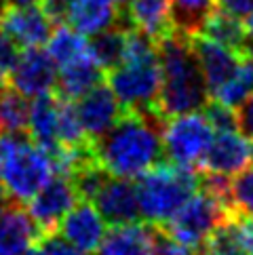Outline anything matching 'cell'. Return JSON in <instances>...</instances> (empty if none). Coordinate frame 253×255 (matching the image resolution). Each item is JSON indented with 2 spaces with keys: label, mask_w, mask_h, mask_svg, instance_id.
Segmentation results:
<instances>
[{
  "label": "cell",
  "mask_w": 253,
  "mask_h": 255,
  "mask_svg": "<svg viewBox=\"0 0 253 255\" xmlns=\"http://www.w3.org/2000/svg\"><path fill=\"white\" fill-rule=\"evenodd\" d=\"M162 123L156 112L123 110L112 129L91 143L95 162L114 177L133 179L146 173L165 156Z\"/></svg>",
  "instance_id": "6da1fadb"
},
{
  "label": "cell",
  "mask_w": 253,
  "mask_h": 255,
  "mask_svg": "<svg viewBox=\"0 0 253 255\" xmlns=\"http://www.w3.org/2000/svg\"><path fill=\"white\" fill-rule=\"evenodd\" d=\"M156 53L160 63V91L154 112L167 121L177 114L203 110L209 102V91L190 47V38L171 30L156 40Z\"/></svg>",
  "instance_id": "7a4b0ae2"
},
{
  "label": "cell",
  "mask_w": 253,
  "mask_h": 255,
  "mask_svg": "<svg viewBox=\"0 0 253 255\" xmlns=\"http://www.w3.org/2000/svg\"><path fill=\"white\" fill-rule=\"evenodd\" d=\"M108 87L123 110L154 112L160 91V63L156 42L146 34L126 28V47L119 66L108 70Z\"/></svg>",
  "instance_id": "3957f363"
},
{
  "label": "cell",
  "mask_w": 253,
  "mask_h": 255,
  "mask_svg": "<svg viewBox=\"0 0 253 255\" xmlns=\"http://www.w3.org/2000/svg\"><path fill=\"white\" fill-rule=\"evenodd\" d=\"M198 186V171L160 160L158 165L137 175L135 181L141 220L152 226H165L177 209L196 192Z\"/></svg>",
  "instance_id": "277c9868"
},
{
  "label": "cell",
  "mask_w": 253,
  "mask_h": 255,
  "mask_svg": "<svg viewBox=\"0 0 253 255\" xmlns=\"http://www.w3.org/2000/svg\"><path fill=\"white\" fill-rule=\"evenodd\" d=\"M55 175L51 154L23 133H0V181L11 200H28Z\"/></svg>",
  "instance_id": "5b68a950"
},
{
  "label": "cell",
  "mask_w": 253,
  "mask_h": 255,
  "mask_svg": "<svg viewBox=\"0 0 253 255\" xmlns=\"http://www.w3.org/2000/svg\"><path fill=\"white\" fill-rule=\"evenodd\" d=\"M230 209V203H226V200L198 186V190L177 209L173 217L165 226L158 228L165 230L177 243H182L194 251H201L207 239H209V234L220 226V222Z\"/></svg>",
  "instance_id": "8992f818"
},
{
  "label": "cell",
  "mask_w": 253,
  "mask_h": 255,
  "mask_svg": "<svg viewBox=\"0 0 253 255\" xmlns=\"http://www.w3.org/2000/svg\"><path fill=\"white\" fill-rule=\"evenodd\" d=\"M162 152L169 162L198 171L213 139V127L209 118L198 112L177 114L162 123Z\"/></svg>",
  "instance_id": "52a82bcc"
},
{
  "label": "cell",
  "mask_w": 253,
  "mask_h": 255,
  "mask_svg": "<svg viewBox=\"0 0 253 255\" xmlns=\"http://www.w3.org/2000/svg\"><path fill=\"white\" fill-rule=\"evenodd\" d=\"M80 200L76 186L68 175L55 173L38 192L28 200V213L40 228L42 236L55 234L61 217Z\"/></svg>",
  "instance_id": "ba28073f"
},
{
  "label": "cell",
  "mask_w": 253,
  "mask_h": 255,
  "mask_svg": "<svg viewBox=\"0 0 253 255\" xmlns=\"http://www.w3.org/2000/svg\"><path fill=\"white\" fill-rule=\"evenodd\" d=\"M253 162V145L239 129L213 131L198 173H213L222 177H237Z\"/></svg>",
  "instance_id": "9c48e42d"
},
{
  "label": "cell",
  "mask_w": 253,
  "mask_h": 255,
  "mask_svg": "<svg viewBox=\"0 0 253 255\" xmlns=\"http://www.w3.org/2000/svg\"><path fill=\"white\" fill-rule=\"evenodd\" d=\"M6 80L8 87L25 97L47 95L57 85V63L40 47H30L19 53Z\"/></svg>",
  "instance_id": "30bf717a"
},
{
  "label": "cell",
  "mask_w": 253,
  "mask_h": 255,
  "mask_svg": "<svg viewBox=\"0 0 253 255\" xmlns=\"http://www.w3.org/2000/svg\"><path fill=\"white\" fill-rule=\"evenodd\" d=\"M89 203H93V207L102 213L104 220L110 224H126L141 220L135 184L126 177H114L110 173H106V177L99 181Z\"/></svg>",
  "instance_id": "8fae6325"
},
{
  "label": "cell",
  "mask_w": 253,
  "mask_h": 255,
  "mask_svg": "<svg viewBox=\"0 0 253 255\" xmlns=\"http://www.w3.org/2000/svg\"><path fill=\"white\" fill-rule=\"evenodd\" d=\"M74 108L78 123L91 143L102 137L108 129H112L123 114V106L119 104L110 87H106L104 83L87 91L83 97H78Z\"/></svg>",
  "instance_id": "7c38bea8"
},
{
  "label": "cell",
  "mask_w": 253,
  "mask_h": 255,
  "mask_svg": "<svg viewBox=\"0 0 253 255\" xmlns=\"http://www.w3.org/2000/svg\"><path fill=\"white\" fill-rule=\"evenodd\" d=\"M190 47L194 51V57H196L201 74L205 78L207 91H209V97L234 74L241 57L245 55V53L234 51L218 40H211L209 36H205V34L192 36V38H190Z\"/></svg>",
  "instance_id": "4fadbf2b"
},
{
  "label": "cell",
  "mask_w": 253,
  "mask_h": 255,
  "mask_svg": "<svg viewBox=\"0 0 253 255\" xmlns=\"http://www.w3.org/2000/svg\"><path fill=\"white\" fill-rule=\"evenodd\" d=\"M42 239L40 228L17 200L0 205V255H25Z\"/></svg>",
  "instance_id": "5bb4252c"
},
{
  "label": "cell",
  "mask_w": 253,
  "mask_h": 255,
  "mask_svg": "<svg viewBox=\"0 0 253 255\" xmlns=\"http://www.w3.org/2000/svg\"><path fill=\"white\" fill-rule=\"evenodd\" d=\"M0 28L17 42V47L30 49L47 44L53 32V21L38 4H6L0 13Z\"/></svg>",
  "instance_id": "9a60e30c"
},
{
  "label": "cell",
  "mask_w": 253,
  "mask_h": 255,
  "mask_svg": "<svg viewBox=\"0 0 253 255\" xmlns=\"http://www.w3.org/2000/svg\"><path fill=\"white\" fill-rule=\"evenodd\" d=\"M57 230L68 243L85 253L97 251L106 234V220L93 207V203L80 198L70 211L61 217Z\"/></svg>",
  "instance_id": "2e32d148"
},
{
  "label": "cell",
  "mask_w": 253,
  "mask_h": 255,
  "mask_svg": "<svg viewBox=\"0 0 253 255\" xmlns=\"http://www.w3.org/2000/svg\"><path fill=\"white\" fill-rule=\"evenodd\" d=\"M97 255H158L156 228L139 220L112 224L99 243Z\"/></svg>",
  "instance_id": "e0dca14e"
},
{
  "label": "cell",
  "mask_w": 253,
  "mask_h": 255,
  "mask_svg": "<svg viewBox=\"0 0 253 255\" xmlns=\"http://www.w3.org/2000/svg\"><path fill=\"white\" fill-rule=\"evenodd\" d=\"M104 76H106V70L93 59L91 51H87L80 57L59 66L57 85H55L57 95L61 99H68V102H76L87 91L102 85Z\"/></svg>",
  "instance_id": "ac0fdd59"
},
{
  "label": "cell",
  "mask_w": 253,
  "mask_h": 255,
  "mask_svg": "<svg viewBox=\"0 0 253 255\" xmlns=\"http://www.w3.org/2000/svg\"><path fill=\"white\" fill-rule=\"evenodd\" d=\"M59 114H61V97L55 93H47L34 97L30 106L28 133L32 141H36L49 154L59 150Z\"/></svg>",
  "instance_id": "d6986e66"
},
{
  "label": "cell",
  "mask_w": 253,
  "mask_h": 255,
  "mask_svg": "<svg viewBox=\"0 0 253 255\" xmlns=\"http://www.w3.org/2000/svg\"><path fill=\"white\" fill-rule=\"evenodd\" d=\"M169 11L171 0H129L123 11V23L156 42L171 32Z\"/></svg>",
  "instance_id": "ffe728a7"
},
{
  "label": "cell",
  "mask_w": 253,
  "mask_h": 255,
  "mask_svg": "<svg viewBox=\"0 0 253 255\" xmlns=\"http://www.w3.org/2000/svg\"><path fill=\"white\" fill-rule=\"evenodd\" d=\"M66 21L83 36H93L123 23V11L112 0H72Z\"/></svg>",
  "instance_id": "44dd1931"
},
{
  "label": "cell",
  "mask_w": 253,
  "mask_h": 255,
  "mask_svg": "<svg viewBox=\"0 0 253 255\" xmlns=\"http://www.w3.org/2000/svg\"><path fill=\"white\" fill-rule=\"evenodd\" d=\"M215 8H218V0H171V30L186 38H192L203 32Z\"/></svg>",
  "instance_id": "7402d4cb"
},
{
  "label": "cell",
  "mask_w": 253,
  "mask_h": 255,
  "mask_svg": "<svg viewBox=\"0 0 253 255\" xmlns=\"http://www.w3.org/2000/svg\"><path fill=\"white\" fill-rule=\"evenodd\" d=\"M205 36H209L211 40H218L226 47H230L239 53H247L249 47V38H247V32H245V25L241 23L239 17L230 15L228 11L224 8H215L211 13V17L207 19L203 32Z\"/></svg>",
  "instance_id": "603a6c76"
},
{
  "label": "cell",
  "mask_w": 253,
  "mask_h": 255,
  "mask_svg": "<svg viewBox=\"0 0 253 255\" xmlns=\"http://www.w3.org/2000/svg\"><path fill=\"white\" fill-rule=\"evenodd\" d=\"M126 47V25L116 23L112 28H106L97 32L89 40V51H91L93 59L102 66L106 72L119 66Z\"/></svg>",
  "instance_id": "cb8c5ba5"
},
{
  "label": "cell",
  "mask_w": 253,
  "mask_h": 255,
  "mask_svg": "<svg viewBox=\"0 0 253 255\" xmlns=\"http://www.w3.org/2000/svg\"><path fill=\"white\" fill-rule=\"evenodd\" d=\"M253 93V57L249 53L241 57L234 74L226 80V83L211 95L213 102H220L226 108H237L245 102V99Z\"/></svg>",
  "instance_id": "d4e9b609"
},
{
  "label": "cell",
  "mask_w": 253,
  "mask_h": 255,
  "mask_svg": "<svg viewBox=\"0 0 253 255\" xmlns=\"http://www.w3.org/2000/svg\"><path fill=\"white\" fill-rule=\"evenodd\" d=\"M30 104L13 87H2L0 91V131L2 133H23L28 131Z\"/></svg>",
  "instance_id": "484cf974"
},
{
  "label": "cell",
  "mask_w": 253,
  "mask_h": 255,
  "mask_svg": "<svg viewBox=\"0 0 253 255\" xmlns=\"http://www.w3.org/2000/svg\"><path fill=\"white\" fill-rule=\"evenodd\" d=\"M87 51H89V40L80 32H76L72 25L70 28L68 25H59L55 32H51L47 40V53L57 63V68L80 57Z\"/></svg>",
  "instance_id": "4316f807"
},
{
  "label": "cell",
  "mask_w": 253,
  "mask_h": 255,
  "mask_svg": "<svg viewBox=\"0 0 253 255\" xmlns=\"http://www.w3.org/2000/svg\"><path fill=\"white\" fill-rule=\"evenodd\" d=\"M230 203L239 211L253 215V167H247L230 179Z\"/></svg>",
  "instance_id": "83f0119b"
},
{
  "label": "cell",
  "mask_w": 253,
  "mask_h": 255,
  "mask_svg": "<svg viewBox=\"0 0 253 255\" xmlns=\"http://www.w3.org/2000/svg\"><path fill=\"white\" fill-rule=\"evenodd\" d=\"M25 255H87L85 251L76 249L66 239H59L57 234H47L34 245Z\"/></svg>",
  "instance_id": "f1b7e54d"
},
{
  "label": "cell",
  "mask_w": 253,
  "mask_h": 255,
  "mask_svg": "<svg viewBox=\"0 0 253 255\" xmlns=\"http://www.w3.org/2000/svg\"><path fill=\"white\" fill-rule=\"evenodd\" d=\"M17 57H19V47L17 42L0 28V80L8 76V72L15 66Z\"/></svg>",
  "instance_id": "f546056e"
},
{
  "label": "cell",
  "mask_w": 253,
  "mask_h": 255,
  "mask_svg": "<svg viewBox=\"0 0 253 255\" xmlns=\"http://www.w3.org/2000/svg\"><path fill=\"white\" fill-rule=\"evenodd\" d=\"M234 118H237V129L253 143V93L239 106Z\"/></svg>",
  "instance_id": "4dcf8cb0"
},
{
  "label": "cell",
  "mask_w": 253,
  "mask_h": 255,
  "mask_svg": "<svg viewBox=\"0 0 253 255\" xmlns=\"http://www.w3.org/2000/svg\"><path fill=\"white\" fill-rule=\"evenodd\" d=\"M72 0H40V8L53 23H63L68 17Z\"/></svg>",
  "instance_id": "1f68e13d"
},
{
  "label": "cell",
  "mask_w": 253,
  "mask_h": 255,
  "mask_svg": "<svg viewBox=\"0 0 253 255\" xmlns=\"http://www.w3.org/2000/svg\"><path fill=\"white\" fill-rule=\"evenodd\" d=\"M218 6L228 11L230 15L245 19V17L253 11V0H218Z\"/></svg>",
  "instance_id": "d6a6232c"
},
{
  "label": "cell",
  "mask_w": 253,
  "mask_h": 255,
  "mask_svg": "<svg viewBox=\"0 0 253 255\" xmlns=\"http://www.w3.org/2000/svg\"><path fill=\"white\" fill-rule=\"evenodd\" d=\"M245 32H247V38L253 40V11L245 17Z\"/></svg>",
  "instance_id": "836d02e7"
},
{
  "label": "cell",
  "mask_w": 253,
  "mask_h": 255,
  "mask_svg": "<svg viewBox=\"0 0 253 255\" xmlns=\"http://www.w3.org/2000/svg\"><path fill=\"white\" fill-rule=\"evenodd\" d=\"M11 4H17V6H23V4H36L40 2V0H8Z\"/></svg>",
  "instance_id": "e575fe53"
},
{
  "label": "cell",
  "mask_w": 253,
  "mask_h": 255,
  "mask_svg": "<svg viewBox=\"0 0 253 255\" xmlns=\"http://www.w3.org/2000/svg\"><path fill=\"white\" fill-rule=\"evenodd\" d=\"M196 255H215L211 251H207V249H201V251H196Z\"/></svg>",
  "instance_id": "d590c367"
},
{
  "label": "cell",
  "mask_w": 253,
  "mask_h": 255,
  "mask_svg": "<svg viewBox=\"0 0 253 255\" xmlns=\"http://www.w3.org/2000/svg\"><path fill=\"white\" fill-rule=\"evenodd\" d=\"M112 2H114V4H119V6H125L126 2H129V0H112Z\"/></svg>",
  "instance_id": "8d00e7d4"
},
{
  "label": "cell",
  "mask_w": 253,
  "mask_h": 255,
  "mask_svg": "<svg viewBox=\"0 0 253 255\" xmlns=\"http://www.w3.org/2000/svg\"><path fill=\"white\" fill-rule=\"evenodd\" d=\"M8 4V0H0V13H2L4 11V6Z\"/></svg>",
  "instance_id": "74e56055"
},
{
  "label": "cell",
  "mask_w": 253,
  "mask_h": 255,
  "mask_svg": "<svg viewBox=\"0 0 253 255\" xmlns=\"http://www.w3.org/2000/svg\"><path fill=\"white\" fill-rule=\"evenodd\" d=\"M0 91H2V80H0Z\"/></svg>",
  "instance_id": "f35d334b"
}]
</instances>
